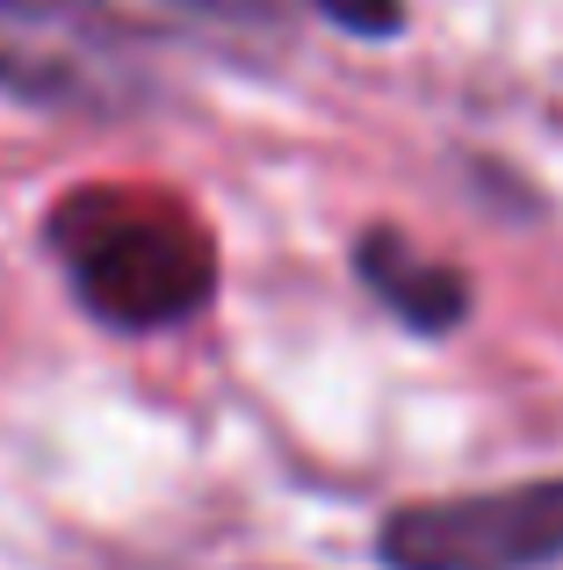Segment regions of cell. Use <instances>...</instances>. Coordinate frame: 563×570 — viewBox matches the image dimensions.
Segmentation results:
<instances>
[{
  "instance_id": "6da1fadb",
  "label": "cell",
  "mask_w": 563,
  "mask_h": 570,
  "mask_svg": "<svg viewBox=\"0 0 563 570\" xmlns=\"http://www.w3.org/2000/svg\"><path fill=\"white\" fill-rule=\"evenodd\" d=\"M51 246L80 304L109 325H130V333L203 311L217 282L203 224L138 188H80L51 217Z\"/></svg>"
},
{
  "instance_id": "7a4b0ae2",
  "label": "cell",
  "mask_w": 563,
  "mask_h": 570,
  "mask_svg": "<svg viewBox=\"0 0 563 570\" xmlns=\"http://www.w3.org/2000/svg\"><path fill=\"white\" fill-rule=\"evenodd\" d=\"M0 87L29 109L124 116L138 109L145 72L124 29L87 0H0Z\"/></svg>"
},
{
  "instance_id": "3957f363",
  "label": "cell",
  "mask_w": 563,
  "mask_h": 570,
  "mask_svg": "<svg viewBox=\"0 0 563 570\" xmlns=\"http://www.w3.org/2000/svg\"><path fill=\"white\" fill-rule=\"evenodd\" d=\"M563 557V476L405 505L383 528L391 570H542Z\"/></svg>"
},
{
  "instance_id": "277c9868",
  "label": "cell",
  "mask_w": 563,
  "mask_h": 570,
  "mask_svg": "<svg viewBox=\"0 0 563 570\" xmlns=\"http://www.w3.org/2000/svg\"><path fill=\"white\" fill-rule=\"evenodd\" d=\"M362 282L405 325H419V333H448V325H463V311H470V282L455 275L448 261H419L397 232H368L362 238Z\"/></svg>"
},
{
  "instance_id": "5b68a950",
  "label": "cell",
  "mask_w": 563,
  "mask_h": 570,
  "mask_svg": "<svg viewBox=\"0 0 563 570\" xmlns=\"http://www.w3.org/2000/svg\"><path fill=\"white\" fill-rule=\"evenodd\" d=\"M310 8H318L325 22L354 29V37H397V29H405V8H397V0H310Z\"/></svg>"
}]
</instances>
